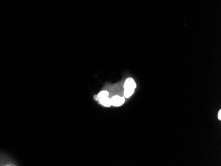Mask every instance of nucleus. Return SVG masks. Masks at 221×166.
Listing matches in <instances>:
<instances>
[{"mask_svg": "<svg viewBox=\"0 0 221 166\" xmlns=\"http://www.w3.org/2000/svg\"><path fill=\"white\" fill-rule=\"evenodd\" d=\"M111 105L115 107L121 106L124 103V98L119 95H115L111 99Z\"/></svg>", "mask_w": 221, "mask_h": 166, "instance_id": "f257e3e1", "label": "nucleus"}, {"mask_svg": "<svg viewBox=\"0 0 221 166\" xmlns=\"http://www.w3.org/2000/svg\"><path fill=\"white\" fill-rule=\"evenodd\" d=\"M136 87V83L134 82V79L132 78H128L126 79L125 81V83L124 84V89H128V88H132V89H135V87Z\"/></svg>", "mask_w": 221, "mask_h": 166, "instance_id": "f03ea898", "label": "nucleus"}, {"mask_svg": "<svg viewBox=\"0 0 221 166\" xmlns=\"http://www.w3.org/2000/svg\"><path fill=\"white\" fill-rule=\"evenodd\" d=\"M99 102L101 105H103L104 107H109L111 106V99L109 98L108 97H106L104 98H101L99 99Z\"/></svg>", "mask_w": 221, "mask_h": 166, "instance_id": "7ed1b4c3", "label": "nucleus"}, {"mask_svg": "<svg viewBox=\"0 0 221 166\" xmlns=\"http://www.w3.org/2000/svg\"><path fill=\"white\" fill-rule=\"evenodd\" d=\"M134 91V89L132 88H128V89H124V96L126 98H129L130 96L133 94Z\"/></svg>", "mask_w": 221, "mask_h": 166, "instance_id": "20e7f679", "label": "nucleus"}, {"mask_svg": "<svg viewBox=\"0 0 221 166\" xmlns=\"http://www.w3.org/2000/svg\"><path fill=\"white\" fill-rule=\"evenodd\" d=\"M108 96H109V92L107 91H105V90H103V91H101V92H99V93L97 95L98 100L99 99L106 97H108Z\"/></svg>", "mask_w": 221, "mask_h": 166, "instance_id": "39448f33", "label": "nucleus"}, {"mask_svg": "<svg viewBox=\"0 0 221 166\" xmlns=\"http://www.w3.org/2000/svg\"><path fill=\"white\" fill-rule=\"evenodd\" d=\"M218 118L219 120H221V111L220 110L219 112H218Z\"/></svg>", "mask_w": 221, "mask_h": 166, "instance_id": "423d86ee", "label": "nucleus"}, {"mask_svg": "<svg viewBox=\"0 0 221 166\" xmlns=\"http://www.w3.org/2000/svg\"><path fill=\"white\" fill-rule=\"evenodd\" d=\"M94 99L96 100H98V97H97V95H95V97H94Z\"/></svg>", "mask_w": 221, "mask_h": 166, "instance_id": "0eeeda50", "label": "nucleus"}]
</instances>
